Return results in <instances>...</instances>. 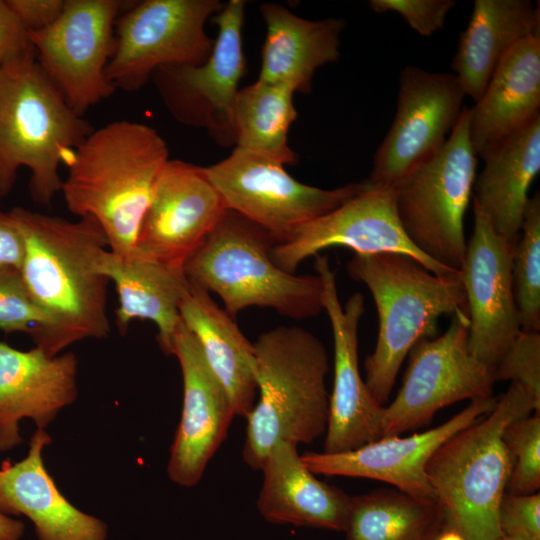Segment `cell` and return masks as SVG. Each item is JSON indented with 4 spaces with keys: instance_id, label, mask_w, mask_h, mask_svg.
Instances as JSON below:
<instances>
[{
    "instance_id": "d590c367",
    "label": "cell",
    "mask_w": 540,
    "mask_h": 540,
    "mask_svg": "<svg viewBox=\"0 0 540 540\" xmlns=\"http://www.w3.org/2000/svg\"><path fill=\"white\" fill-rule=\"evenodd\" d=\"M454 0H370L369 6L376 13L394 12L419 35L430 36L445 23Z\"/></svg>"
},
{
    "instance_id": "4dcf8cb0",
    "label": "cell",
    "mask_w": 540,
    "mask_h": 540,
    "mask_svg": "<svg viewBox=\"0 0 540 540\" xmlns=\"http://www.w3.org/2000/svg\"><path fill=\"white\" fill-rule=\"evenodd\" d=\"M290 88L263 82L239 90L234 107L235 147L285 165L297 162L288 144L290 126L297 118Z\"/></svg>"
},
{
    "instance_id": "e0dca14e",
    "label": "cell",
    "mask_w": 540,
    "mask_h": 540,
    "mask_svg": "<svg viewBox=\"0 0 540 540\" xmlns=\"http://www.w3.org/2000/svg\"><path fill=\"white\" fill-rule=\"evenodd\" d=\"M226 210L206 167L169 159L157 179L134 252L183 269Z\"/></svg>"
},
{
    "instance_id": "d4e9b609",
    "label": "cell",
    "mask_w": 540,
    "mask_h": 540,
    "mask_svg": "<svg viewBox=\"0 0 540 540\" xmlns=\"http://www.w3.org/2000/svg\"><path fill=\"white\" fill-rule=\"evenodd\" d=\"M266 25L258 80L308 94L316 70L338 60L345 21L309 20L277 3H263Z\"/></svg>"
},
{
    "instance_id": "7402d4cb",
    "label": "cell",
    "mask_w": 540,
    "mask_h": 540,
    "mask_svg": "<svg viewBox=\"0 0 540 540\" xmlns=\"http://www.w3.org/2000/svg\"><path fill=\"white\" fill-rule=\"evenodd\" d=\"M51 441L45 430L37 429L25 458L2 462L0 510L28 517L38 540H107L106 523L75 507L48 473L42 453Z\"/></svg>"
},
{
    "instance_id": "7bdbcfd3",
    "label": "cell",
    "mask_w": 540,
    "mask_h": 540,
    "mask_svg": "<svg viewBox=\"0 0 540 540\" xmlns=\"http://www.w3.org/2000/svg\"><path fill=\"white\" fill-rule=\"evenodd\" d=\"M494 540H524V539H521V538H516V537H510V536H501L499 538H496Z\"/></svg>"
},
{
    "instance_id": "30bf717a",
    "label": "cell",
    "mask_w": 540,
    "mask_h": 540,
    "mask_svg": "<svg viewBox=\"0 0 540 540\" xmlns=\"http://www.w3.org/2000/svg\"><path fill=\"white\" fill-rule=\"evenodd\" d=\"M206 171L226 208L269 231L277 244L338 208L364 186L363 181L334 189L307 185L292 177L283 164L239 148Z\"/></svg>"
},
{
    "instance_id": "f546056e",
    "label": "cell",
    "mask_w": 540,
    "mask_h": 540,
    "mask_svg": "<svg viewBox=\"0 0 540 540\" xmlns=\"http://www.w3.org/2000/svg\"><path fill=\"white\" fill-rule=\"evenodd\" d=\"M445 525L437 500L399 490L350 497L346 540H434Z\"/></svg>"
},
{
    "instance_id": "83f0119b",
    "label": "cell",
    "mask_w": 540,
    "mask_h": 540,
    "mask_svg": "<svg viewBox=\"0 0 540 540\" xmlns=\"http://www.w3.org/2000/svg\"><path fill=\"white\" fill-rule=\"evenodd\" d=\"M539 5L529 0H476L452 61L466 96H482L496 68L522 39L539 33Z\"/></svg>"
},
{
    "instance_id": "5bb4252c",
    "label": "cell",
    "mask_w": 540,
    "mask_h": 540,
    "mask_svg": "<svg viewBox=\"0 0 540 540\" xmlns=\"http://www.w3.org/2000/svg\"><path fill=\"white\" fill-rule=\"evenodd\" d=\"M465 96L455 74L404 67L395 117L374 155L365 184L396 189L412 171L434 157L457 124Z\"/></svg>"
},
{
    "instance_id": "60d3db41",
    "label": "cell",
    "mask_w": 540,
    "mask_h": 540,
    "mask_svg": "<svg viewBox=\"0 0 540 540\" xmlns=\"http://www.w3.org/2000/svg\"><path fill=\"white\" fill-rule=\"evenodd\" d=\"M25 525L0 510V540H20L24 534Z\"/></svg>"
},
{
    "instance_id": "44dd1931",
    "label": "cell",
    "mask_w": 540,
    "mask_h": 540,
    "mask_svg": "<svg viewBox=\"0 0 540 540\" xmlns=\"http://www.w3.org/2000/svg\"><path fill=\"white\" fill-rule=\"evenodd\" d=\"M78 361L74 353L48 357L0 342V451L22 442L19 422L32 419L45 430L77 398Z\"/></svg>"
},
{
    "instance_id": "d6986e66",
    "label": "cell",
    "mask_w": 540,
    "mask_h": 540,
    "mask_svg": "<svg viewBox=\"0 0 540 540\" xmlns=\"http://www.w3.org/2000/svg\"><path fill=\"white\" fill-rule=\"evenodd\" d=\"M497 400L493 396L472 400L443 424L422 433L381 437L339 453L305 452L301 459L313 474L383 481L409 495L436 500L426 475L429 459L451 436L491 412Z\"/></svg>"
},
{
    "instance_id": "ee69618b",
    "label": "cell",
    "mask_w": 540,
    "mask_h": 540,
    "mask_svg": "<svg viewBox=\"0 0 540 540\" xmlns=\"http://www.w3.org/2000/svg\"><path fill=\"white\" fill-rule=\"evenodd\" d=\"M0 198H1V194H0Z\"/></svg>"
},
{
    "instance_id": "9a60e30c",
    "label": "cell",
    "mask_w": 540,
    "mask_h": 540,
    "mask_svg": "<svg viewBox=\"0 0 540 540\" xmlns=\"http://www.w3.org/2000/svg\"><path fill=\"white\" fill-rule=\"evenodd\" d=\"M363 184V189L344 204L276 244L271 257L278 267L295 273L303 261L320 251L347 247L355 254H401L438 276L460 275V271L430 259L408 238L397 214L396 189Z\"/></svg>"
},
{
    "instance_id": "52a82bcc",
    "label": "cell",
    "mask_w": 540,
    "mask_h": 540,
    "mask_svg": "<svg viewBox=\"0 0 540 540\" xmlns=\"http://www.w3.org/2000/svg\"><path fill=\"white\" fill-rule=\"evenodd\" d=\"M276 244L269 231L227 209L183 270L190 283L216 294L233 319L253 306L294 320L316 317L324 311L320 277L278 267L271 257Z\"/></svg>"
},
{
    "instance_id": "2e32d148",
    "label": "cell",
    "mask_w": 540,
    "mask_h": 540,
    "mask_svg": "<svg viewBox=\"0 0 540 540\" xmlns=\"http://www.w3.org/2000/svg\"><path fill=\"white\" fill-rule=\"evenodd\" d=\"M474 228L460 269L465 290L471 354L495 369L521 331L513 285L516 243L498 235L473 203Z\"/></svg>"
},
{
    "instance_id": "ba28073f",
    "label": "cell",
    "mask_w": 540,
    "mask_h": 540,
    "mask_svg": "<svg viewBox=\"0 0 540 540\" xmlns=\"http://www.w3.org/2000/svg\"><path fill=\"white\" fill-rule=\"evenodd\" d=\"M469 119L470 108L463 107L440 151L396 188L397 214L408 238L430 259L457 271L466 253L464 217L476 178Z\"/></svg>"
},
{
    "instance_id": "ac0fdd59",
    "label": "cell",
    "mask_w": 540,
    "mask_h": 540,
    "mask_svg": "<svg viewBox=\"0 0 540 540\" xmlns=\"http://www.w3.org/2000/svg\"><path fill=\"white\" fill-rule=\"evenodd\" d=\"M314 267L323 285V308L334 344V380L324 452L339 453L380 438L382 407L371 397L358 363V328L364 297L356 292L342 306L336 275L326 256L316 255Z\"/></svg>"
},
{
    "instance_id": "f1b7e54d",
    "label": "cell",
    "mask_w": 540,
    "mask_h": 540,
    "mask_svg": "<svg viewBox=\"0 0 540 540\" xmlns=\"http://www.w3.org/2000/svg\"><path fill=\"white\" fill-rule=\"evenodd\" d=\"M475 178L473 203L488 217L493 230L516 243L528 191L540 171V116L493 148Z\"/></svg>"
},
{
    "instance_id": "5b68a950",
    "label": "cell",
    "mask_w": 540,
    "mask_h": 540,
    "mask_svg": "<svg viewBox=\"0 0 540 540\" xmlns=\"http://www.w3.org/2000/svg\"><path fill=\"white\" fill-rule=\"evenodd\" d=\"M94 130L77 114L32 53L0 68V194L30 170L32 199L48 206L61 191L59 167Z\"/></svg>"
},
{
    "instance_id": "4316f807",
    "label": "cell",
    "mask_w": 540,
    "mask_h": 540,
    "mask_svg": "<svg viewBox=\"0 0 540 540\" xmlns=\"http://www.w3.org/2000/svg\"><path fill=\"white\" fill-rule=\"evenodd\" d=\"M101 269L118 294L115 318L120 332L125 334L135 319L149 320L157 327L161 350L172 355L181 324L180 303L189 286L184 270L136 252L121 257L110 250L103 256Z\"/></svg>"
},
{
    "instance_id": "cb8c5ba5",
    "label": "cell",
    "mask_w": 540,
    "mask_h": 540,
    "mask_svg": "<svg viewBox=\"0 0 540 540\" xmlns=\"http://www.w3.org/2000/svg\"><path fill=\"white\" fill-rule=\"evenodd\" d=\"M475 103L469 137L483 159L540 116V34L522 39L506 54Z\"/></svg>"
},
{
    "instance_id": "7a4b0ae2",
    "label": "cell",
    "mask_w": 540,
    "mask_h": 540,
    "mask_svg": "<svg viewBox=\"0 0 540 540\" xmlns=\"http://www.w3.org/2000/svg\"><path fill=\"white\" fill-rule=\"evenodd\" d=\"M169 159L167 144L154 128L113 121L94 129L71 154L60 192L72 214L93 218L109 250L126 257L135 251L142 219Z\"/></svg>"
},
{
    "instance_id": "ab89813d",
    "label": "cell",
    "mask_w": 540,
    "mask_h": 540,
    "mask_svg": "<svg viewBox=\"0 0 540 540\" xmlns=\"http://www.w3.org/2000/svg\"><path fill=\"white\" fill-rule=\"evenodd\" d=\"M25 255L23 235L10 211L0 209V267L20 269Z\"/></svg>"
},
{
    "instance_id": "74e56055",
    "label": "cell",
    "mask_w": 540,
    "mask_h": 540,
    "mask_svg": "<svg viewBox=\"0 0 540 540\" xmlns=\"http://www.w3.org/2000/svg\"><path fill=\"white\" fill-rule=\"evenodd\" d=\"M35 53L29 31L6 0H0V68Z\"/></svg>"
},
{
    "instance_id": "e575fe53",
    "label": "cell",
    "mask_w": 540,
    "mask_h": 540,
    "mask_svg": "<svg viewBox=\"0 0 540 540\" xmlns=\"http://www.w3.org/2000/svg\"><path fill=\"white\" fill-rule=\"evenodd\" d=\"M45 321L43 313L33 302L20 269L0 267V330L8 333L31 334Z\"/></svg>"
},
{
    "instance_id": "f35d334b",
    "label": "cell",
    "mask_w": 540,
    "mask_h": 540,
    "mask_svg": "<svg viewBox=\"0 0 540 540\" xmlns=\"http://www.w3.org/2000/svg\"><path fill=\"white\" fill-rule=\"evenodd\" d=\"M6 1L29 32L42 30L54 23L65 3V0Z\"/></svg>"
},
{
    "instance_id": "b9f144b4",
    "label": "cell",
    "mask_w": 540,
    "mask_h": 540,
    "mask_svg": "<svg viewBox=\"0 0 540 540\" xmlns=\"http://www.w3.org/2000/svg\"><path fill=\"white\" fill-rule=\"evenodd\" d=\"M434 540H467L459 531L456 529L444 525L440 530L438 535Z\"/></svg>"
},
{
    "instance_id": "8d00e7d4",
    "label": "cell",
    "mask_w": 540,
    "mask_h": 540,
    "mask_svg": "<svg viewBox=\"0 0 540 540\" xmlns=\"http://www.w3.org/2000/svg\"><path fill=\"white\" fill-rule=\"evenodd\" d=\"M498 521L504 536L540 540V494L505 493L499 506Z\"/></svg>"
},
{
    "instance_id": "7c38bea8",
    "label": "cell",
    "mask_w": 540,
    "mask_h": 540,
    "mask_svg": "<svg viewBox=\"0 0 540 540\" xmlns=\"http://www.w3.org/2000/svg\"><path fill=\"white\" fill-rule=\"evenodd\" d=\"M468 327L454 316L441 336L422 339L410 350L402 387L382 407L380 438L421 428L453 403L492 397L494 369L469 351Z\"/></svg>"
},
{
    "instance_id": "3957f363",
    "label": "cell",
    "mask_w": 540,
    "mask_h": 540,
    "mask_svg": "<svg viewBox=\"0 0 540 540\" xmlns=\"http://www.w3.org/2000/svg\"><path fill=\"white\" fill-rule=\"evenodd\" d=\"M254 344L257 400L247 420L242 458L260 470L279 441L310 444L325 434L329 358L322 341L298 326L262 332Z\"/></svg>"
},
{
    "instance_id": "9c48e42d",
    "label": "cell",
    "mask_w": 540,
    "mask_h": 540,
    "mask_svg": "<svg viewBox=\"0 0 540 540\" xmlns=\"http://www.w3.org/2000/svg\"><path fill=\"white\" fill-rule=\"evenodd\" d=\"M224 6L219 0H144L115 23V47L106 75L115 89L135 92L166 66L199 65L214 40L205 25Z\"/></svg>"
},
{
    "instance_id": "277c9868",
    "label": "cell",
    "mask_w": 540,
    "mask_h": 540,
    "mask_svg": "<svg viewBox=\"0 0 540 540\" xmlns=\"http://www.w3.org/2000/svg\"><path fill=\"white\" fill-rule=\"evenodd\" d=\"M349 276L370 290L378 313L375 348L364 361L365 385L380 406L388 400L410 350L436 331L441 315L469 322L461 274L438 276L395 253L355 254Z\"/></svg>"
},
{
    "instance_id": "484cf974",
    "label": "cell",
    "mask_w": 540,
    "mask_h": 540,
    "mask_svg": "<svg viewBox=\"0 0 540 540\" xmlns=\"http://www.w3.org/2000/svg\"><path fill=\"white\" fill-rule=\"evenodd\" d=\"M179 311L182 323L229 396L236 416L246 418L258 395L254 344L209 292L190 282Z\"/></svg>"
},
{
    "instance_id": "4fadbf2b",
    "label": "cell",
    "mask_w": 540,
    "mask_h": 540,
    "mask_svg": "<svg viewBox=\"0 0 540 540\" xmlns=\"http://www.w3.org/2000/svg\"><path fill=\"white\" fill-rule=\"evenodd\" d=\"M124 5L120 0H65L54 23L29 32L39 65L79 115L116 91L106 68Z\"/></svg>"
},
{
    "instance_id": "8992f818",
    "label": "cell",
    "mask_w": 540,
    "mask_h": 540,
    "mask_svg": "<svg viewBox=\"0 0 540 540\" xmlns=\"http://www.w3.org/2000/svg\"><path fill=\"white\" fill-rule=\"evenodd\" d=\"M533 411L540 413L526 390L511 382L491 412L451 436L429 459L426 475L445 525L467 540L503 536L498 513L513 459L502 435L510 422Z\"/></svg>"
},
{
    "instance_id": "ffe728a7",
    "label": "cell",
    "mask_w": 540,
    "mask_h": 540,
    "mask_svg": "<svg viewBox=\"0 0 540 540\" xmlns=\"http://www.w3.org/2000/svg\"><path fill=\"white\" fill-rule=\"evenodd\" d=\"M183 379V406L167 465L169 479L182 487L197 485L225 440L233 417L232 402L207 365L200 347L182 323L173 353Z\"/></svg>"
},
{
    "instance_id": "6da1fadb",
    "label": "cell",
    "mask_w": 540,
    "mask_h": 540,
    "mask_svg": "<svg viewBox=\"0 0 540 540\" xmlns=\"http://www.w3.org/2000/svg\"><path fill=\"white\" fill-rule=\"evenodd\" d=\"M25 241L20 268L27 290L45 321L30 336L48 357L85 339L110 333L107 286L101 269L109 250L100 225L43 214L23 207L10 211Z\"/></svg>"
},
{
    "instance_id": "836d02e7",
    "label": "cell",
    "mask_w": 540,
    "mask_h": 540,
    "mask_svg": "<svg viewBox=\"0 0 540 540\" xmlns=\"http://www.w3.org/2000/svg\"><path fill=\"white\" fill-rule=\"evenodd\" d=\"M495 381L519 383L540 412V334L520 331L494 369Z\"/></svg>"
},
{
    "instance_id": "603a6c76",
    "label": "cell",
    "mask_w": 540,
    "mask_h": 540,
    "mask_svg": "<svg viewBox=\"0 0 540 540\" xmlns=\"http://www.w3.org/2000/svg\"><path fill=\"white\" fill-rule=\"evenodd\" d=\"M260 470L263 482L256 506L267 522L344 531L351 496L318 480L304 465L297 445L277 442Z\"/></svg>"
},
{
    "instance_id": "1f68e13d",
    "label": "cell",
    "mask_w": 540,
    "mask_h": 540,
    "mask_svg": "<svg viewBox=\"0 0 540 540\" xmlns=\"http://www.w3.org/2000/svg\"><path fill=\"white\" fill-rule=\"evenodd\" d=\"M513 253V285L521 331L540 330V196L529 198Z\"/></svg>"
},
{
    "instance_id": "8fae6325",
    "label": "cell",
    "mask_w": 540,
    "mask_h": 540,
    "mask_svg": "<svg viewBox=\"0 0 540 540\" xmlns=\"http://www.w3.org/2000/svg\"><path fill=\"white\" fill-rule=\"evenodd\" d=\"M245 7L244 0H230L212 18L218 34L203 63L161 67L151 77L177 122L205 129L224 148L235 147L234 107L247 70L242 45Z\"/></svg>"
},
{
    "instance_id": "d6a6232c",
    "label": "cell",
    "mask_w": 540,
    "mask_h": 540,
    "mask_svg": "<svg viewBox=\"0 0 540 540\" xmlns=\"http://www.w3.org/2000/svg\"><path fill=\"white\" fill-rule=\"evenodd\" d=\"M502 438L513 459L508 493H536L540 487V413L510 422Z\"/></svg>"
}]
</instances>
